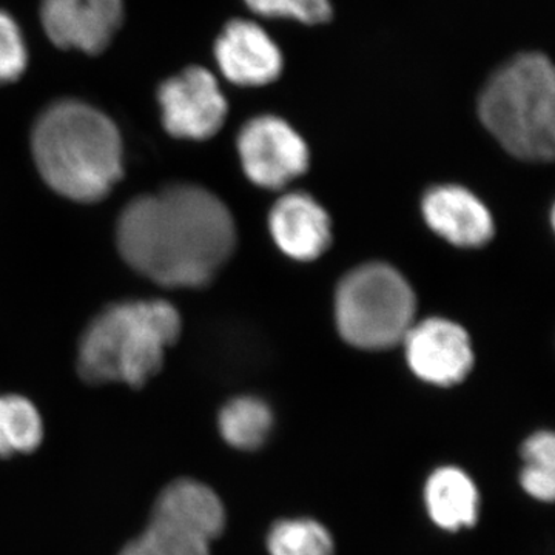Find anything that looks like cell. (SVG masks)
<instances>
[{"label": "cell", "instance_id": "1", "mask_svg": "<svg viewBox=\"0 0 555 555\" xmlns=\"http://www.w3.org/2000/svg\"><path fill=\"white\" fill-rule=\"evenodd\" d=\"M122 258L159 286L198 288L221 272L236 246L235 219L199 185H170L131 201L116 229Z\"/></svg>", "mask_w": 555, "mask_h": 555}, {"label": "cell", "instance_id": "2", "mask_svg": "<svg viewBox=\"0 0 555 555\" xmlns=\"http://www.w3.org/2000/svg\"><path fill=\"white\" fill-rule=\"evenodd\" d=\"M31 150L40 177L64 198L98 203L122 178L118 127L82 101H57L43 109L33 127Z\"/></svg>", "mask_w": 555, "mask_h": 555}, {"label": "cell", "instance_id": "3", "mask_svg": "<svg viewBox=\"0 0 555 555\" xmlns=\"http://www.w3.org/2000/svg\"><path fill=\"white\" fill-rule=\"evenodd\" d=\"M181 327L177 308L160 299L109 306L80 338L79 375L91 385L126 383L138 389L163 369Z\"/></svg>", "mask_w": 555, "mask_h": 555}, {"label": "cell", "instance_id": "4", "mask_svg": "<svg viewBox=\"0 0 555 555\" xmlns=\"http://www.w3.org/2000/svg\"><path fill=\"white\" fill-rule=\"evenodd\" d=\"M478 116L516 158L553 160L555 73L545 54H517L496 69L478 98Z\"/></svg>", "mask_w": 555, "mask_h": 555}, {"label": "cell", "instance_id": "5", "mask_svg": "<svg viewBox=\"0 0 555 555\" xmlns=\"http://www.w3.org/2000/svg\"><path fill=\"white\" fill-rule=\"evenodd\" d=\"M415 312L416 298L406 278L382 262L347 273L335 295L339 334L358 349L385 350L403 341Z\"/></svg>", "mask_w": 555, "mask_h": 555}, {"label": "cell", "instance_id": "6", "mask_svg": "<svg viewBox=\"0 0 555 555\" xmlns=\"http://www.w3.org/2000/svg\"><path fill=\"white\" fill-rule=\"evenodd\" d=\"M236 147L244 173L258 188L284 189L309 167L305 139L278 116H257L244 124Z\"/></svg>", "mask_w": 555, "mask_h": 555}, {"label": "cell", "instance_id": "7", "mask_svg": "<svg viewBox=\"0 0 555 555\" xmlns=\"http://www.w3.org/2000/svg\"><path fill=\"white\" fill-rule=\"evenodd\" d=\"M164 129L171 137L204 141L224 126L229 105L214 73L192 65L164 80L158 90Z\"/></svg>", "mask_w": 555, "mask_h": 555}, {"label": "cell", "instance_id": "8", "mask_svg": "<svg viewBox=\"0 0 555 555\" xmlns=\"http://www.w3.org/2000/svg\"><path fill=\"white\" fill-rule=\"evenodd\" d=\"M124 14V0H42L39 9L43 31L57 49L91 56L108 49Z\"/></svg>", "mask_w": 555, "mask_h": 555}, {"label": "cell", "instance_id": "9", "mask_svg": "<svg viewBox=\"0 0 555 555\" xmlns=\"http://www.w3.org/2000/svg\"><path fill=\"white\" fill-rule=\"evenodd\" d=\"M409 367L429 385H459L474 364L473 345L465 328L444 318L414 323L403 338Z\"/></svg>", "mask_w": 555, "mask_h": 555}, {"label": "cell", "instance_id": "10", "mask_svg": "<svg viewBox=\"0 0 555 555\" xmlns=\"http://www.w3.org/2000/svg\"><path fill=\"white\" fill-rule=\"evenodd\" d=\"M221 75L240 87H264L280 78L284 57L275 40L257 22L233 20L214 47Z\"/></svg>", "mask_w": 555, "mask_h": 555}, {"label": "cell", "instance_id": "11", "mask_svg": "<svg viewBox=\"0 0 555 555\" xmlns=\"http://www.w3.org/2000/svg\"><path fill=\"white\" fill-rule=\"evenodd\" d=\"M427 225L456 247H481L494 236L488 207L460 185L430 189L423 199Z\"/></svg>", "mask_w": 555, "mask_h": 555}, {"label": "cell", "instance_id": "12", "mask_svg": "<svg viewBox=\"0 0 555 555\" xmlns=\"http://www.w3.org/2000/svg\"><path fill=\"white\" fill-rule=\"evenodd\" d=\"M270 233L280 250L297 261H313L332 243L331 218L312 196L288 193L270 210Z\"/></svg>", "mask_w": 555, "mask_h": 555}, {"label": "cell", "instance_id": "13", "mask_svg": "<svg viewBox=\"0 0 555 555\" xmlns=\"http://www.w3.org/2000/svg\"><path fill=\"white\" fill-rule=\"evenodd\" d=\"M152 520L211 543L224 532L225 509L214 489L201 481L182 478L160 492L153 507Z\"/></svg>", "mask_w": 555, "mask_h": 555}, {"label": "cell", "instance_id": "14", "mask_svg": "<svg viewBox=\"0 0 555 555\" xmlns=\"http://www.w3.org/2000/svg\"><path fill=\"white\" fill-rule=\"evenodd\" d=\"M425 505L430 520L448 532L473 528L480 516V492L473 478L456 466H441L425 485Z\"/></svg>", "mask_w": 555, "mask_h": 555}, {"label": "cell", "instance_id": "15", "mask_svg": "<svg viewBox=\"0 0 555 555\" xmlns=\"http://www.w3.org/2000/svg\"><path fill=\"white\" fill-rule=\"evenodd\" d=\"M219 433L230 447L255 451L268 441L273 429V414L257 397L233 398L219 412Z\"/></svg>", "mask_w": 555, "mask_h": 555}, {"label": "cell", "instance_id": "16", "mask_svg": "<svg viewBox=\"0 0 555 555\" xmlns=\"http://www.w3.org/2000/svg\"><path fill=\"white\" fill-rule=\"evenodd\" d=\"M38 409L21 396H0V456L28 454L42 443Z\"/></svg>", "mask_w": 555, "mask_h": 555}, {"label": "cell", "instance_id": "17", "mask_svg": "<svg viewBox=\"0 0 555 555\" xmlns=\"http://www.w3.org/2000/svg\"><path fill=\"white\" fill-rule=\"evenodd\" d=\"M270 555H334L331 532L312 518H284L270 528Z\"/></svg>", "mask_w": 555, "mask_h": 555}, {"label": "cell", "instance_id": "18", "mask_svg": "<svg viewBox=\"0 0 555 555\" xmlns=\"http://www.w3.org/2000/svg\"><path fill=\"white\" fill-rule=\"evenodd\" d=\"M120 555H210V543L173 526L152 520Z\"/></svg>", "mask_w": 555, "mask_h": 555}, {"label": "cell", "instance_id": "19", "mask_svg": "<svg viewBox=\"0 0 555 555\" xmlns=\"http://www.w3.org/2000/svg\"><path fill=\"white\" fill-rule=\"evenodd\" d=\"M244 3L254 13L269 20H292L318 25L332 17L331 0H244Z\"/></svg>", "mask_w": 555, "mask_h": 555}, {"label": "cell", "instance_id": "20", "mask_svg": "<svg viewBox=\"0 0 555 555\" xmlns=\"http://www.w3.org/2000/svg\"><path fill=\"white\" fill-rule=\"evenodd\" d=\"M28 65V49L20 24L0 10V86L16 82Z\"/></svg>", "mask_w": 555, "mask_h": 555}, {"label": "cell", "instance_id": "21", "mask_svg": "<svg viewBox=\"0 0 555 555\" xmlns=\"http://www.w3.org/2000/svg\"><path fill=\"white\" fill-rule=\"evenodd\" d=\"M525 465L555 469V438L550 430L532 434L521 447Z\"/></svg>", "mask_w": 555, "mask_h": 555}, {"label": "cell", "instance_id": "22", "mask_svg": "<svg viewBox=\"0 0 555 555\" xmlns=\"http://www.w3.org/2000/svg\"><path fill=\"white\" fill-rule=\"evenodd\" d=\"M520 485L532 499L551 503L555 492V469L525 465L520 473Z\"/></svg>", "mask_w": 555, "mask_h": 555}]
</instances>
